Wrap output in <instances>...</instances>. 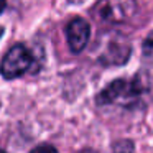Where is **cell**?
<instances>
[{
    "mask_svg": "<svg viewBox=\"0 0 153 153\" xmlns=\"http://www.w3.org/2000/svg\"><path fill=\"white\" fill-rule=\"evenodd\" d=\"M145 91V86L140 77L133 79H115L96 97L99 105L107 104H119V105H130L133 104Z\"/></svg>",
    "mask_w": 153,
    "mask_h": 153,
    "instance_id": "1",
    "label": "cell"
},
{
    "mask_svg": "<svg viewBox=\"0 0 153 153\" xmlns=\"http://www.w3.org/2000/svg\"><path fill=\"white\" fill-rule=\"evenodd\" d=\"M31 63H33V58H31V53L27 50V46H23V45H15L5 54L4 61L0 64V74L5 79L20 77L22 74H25L30 69Z\"/></svg>",
    "mask_w": 153,
    "mask_h": 153,
    "instance_id": "2",
    "label": "cell"
},
{
    "mask_svg": "<svg viewBox=\"0 0 153 153\" xmlns=\"http://www.w3.org/2000/svg\"><path fill=\"white\" fill-rule=\"evenodd\" d=\"M137 8V0H102L96 7L99 18L109 23H122L128 20Z\"/></svg>",
    "mask_w": 153,
    "mask_h": 153,
    "instance_id": "3",
    "label": "cell"
},
{
    "mask_svg": "<svg viewBox=\"0 0 153 153\" xmlns=\"http://www.w3.org/2000/svg\"><path fill=\"white\" fill-rule=\"evenodd\" d=\"M130 51H132V48H130V43L127 41V38L115 35L107 41L99 59L102 64H107V66H119V64L127 63Z\"/></svg>",
    "mask_w": 153,
    "mask_h": 153,
    "instance_id": "4",
    "label": "cell"
},
{
    "mask_svg": "<svg viewBox=\"0 0 153 153\" xmlns=\"http://www.w3.org/2000/svg\"><path fill=\"white\" fill-rule=\"evenodd\" d=\"M66 36L73 53H81L91 38V27L84 18H74L66 27Z\"/></svg>",
    "mask_w": 153,
    "mask_h": 153,
    "instance_id": "5",
    "label": "cell"
},
{
    "mask_svg": "<svg viewBox=\"0 0 153 153\" xmlns=\"http://www.w3.org/2000/svg\"><path fill=\"white\" fill-rule=\"evenodd\" d=\"M135 152V145L132 140L123 138L114 143V153H133Z\"/></svg>",
    "mask_w": 153,
    "mask_h": 153,
    "instance_id": "6",
    "label": "cell"
},
{
    "mask_svg": "<svg viewBox=\"0 0 153 153\" xmlns=\"http://www.w3.org/2000/svg\"><path fill=\"white\" fill-rule=\"evenodd\" d=\"M30 153H59V152L53 145H50V143H41V145L35 146Z\"/></svg>",
    "mask_w": 153,
    "mask_h": 153,
    "instance_id": "7",
    "label": "cell"
},
{
    "mask_svg": "<svg viewBox=\"0 0 153 153\" xmlns=\"http://www.w3.org/2000/svg\"><path fill=\"white\" fill-rule=\"evenodd\" d=\"M143 51H145V54H152V51H153V31L143 41Z\"/></svg>",
    "mask_w": 153,
    "mask_h": 153,
    "instance_id": "8",
    "label": "cell"
},
{
    "mask_svg": "<svg viewBox=\"0 0 153 153\" xmlns=\"http://www.w3.org/2000/svg\"><path fill=\"white\" fill-rule=\"evenodd\" d=\"M5 7H7V0H0V15L4 13Z\"/></svg>",
    "mask_w": 153,
    "mask_h": 153,
    "instance_id": "9",
    "label": "cell"
},
{
    "mask_svg": "<svg viewBox=\"0 0 153 153\" xmlns=\"http://www.w3.org/2000/svg\"><path fill=\"white\" fill-rule=\"evenodd\" d=\"M77 153H97V152H94V150H91V148H86V150H81V152H77Z\"/></svg>",
    "mask_w": 153,
    "mask_h": 153,
    "instance_id": "10",
    "label": "cell"
},
{
    "mask_svg": "<svg viewBox=\"0 0 153 153\" xmlns=\"http://www.w3.org/2000/svg\"><path fill=\"white\" fill-rule=\"evenodd\" d=\"M2 35H4V28L0 27V38H2Z\"/></svg>",
    "mask_w": 153,
    "mask_h": 153,
    "instance_id": "11",
    "label": "cell"
},
{
    "mask_svg": "<svg viewBox=\"0 0 153 153\" xmlns=\"http://www.w3.org/2000/svg\"><path fill=\"white\" fill-rule=\"evenodd\" d=\"M0 153H7V152H5V150H4V148H0Z\"/></svg>",
    "mask_w": 153,
    "mask_h": 153,
    "instance_id": "12",
    "label": "cell"
}]
</instances>
